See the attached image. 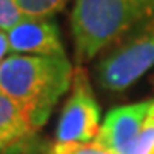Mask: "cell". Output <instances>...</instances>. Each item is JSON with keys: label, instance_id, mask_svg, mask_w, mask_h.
Masks as SVG:
<instances>
[{"label": "cell", "instance_id": "6da1fadb", "mask_svg": "<svg viewBox=\"0 0 154 154\" xmlns=\"http://www.w3.org/2000/svg\"><path fill=\"white\" fill-rule=\"evenodd\" d=\"M74 72L67 55H9L0 63V91L21 106L38 130L70 89Z\"/></svg>", "mask_w": 154, "mask_h": 154}, {"label": "cell", "instance_id": "7a4b0ae2", "mask_svg": "<svg viewBox=\"0 0 154 154\" xmlns=\"http://www.w3.org/2000/svg\"><path fill=\"white\" fill-rule=\"evenodd\" d=\"M154 22V0H75L70 14L75 58L84 62Z\"/></svg>", "mask_w": 154, "mask_h": 154}, {"label": "cell", "instance_id": "3957f363", "mask_svg": "<svg viewBox=\"0 0 154 154\" xmlns=\"http://www.w3.org/2000/svg\"><path fill=\"white\" fill-rule=\"evenodd\" d=\"M154 67V22L122 39L98 65V81L108 91H122Z\"/></svg>", "mask_w": 154, "mask_h": 154}, {"label": "cell", "instance_id": "277c9868", "mask_svg": "<svg viewBox=\"0 0 154 154\" xmlns=\"http://www.w3.org/2000/svg\"><path fill=\"white\" fill-rule=\"evenodd\" d=\"M99 105L94 98L88 74L82 67L74 72L70 94L57 125V144H89L94 142L101 130Z\"/></svg>", "mask_w": 154, "mask_h": 154}, {"label": "cell", "instance_id": "5b68a950", "mask_svg": "<svg viewBox=\"0 0 154 154\" xmlns=\"http://www.w3.org/2000/svg\"><path fill=\"white\" fill-rule=\"evenodd\" d=\"M152 111L154 99L111 110L101 123L96 142L115 154H130Z\"/></svg>", "mask_w": 154, "mask_h": 154}, {"label": "cell", "instance_id": "8992f818", "mask_svg": "<svg viewBox=\"0 0 154 154\" xmlns=\"http://www.w3.org/2000/svg\"><path fill=\"white\" fill-rule=\"evenodd\" d=\"M7 38L11 46V55H65V48L62 45L58 29L50 19L24 17L7 31Z\"/></svg>", "mask_w": 154, "mask_h": 154}, {"label": "cell", "instance_id": "52a82bcc", "mask_svg": "<svg viewBox=\"0 0 154 154\" xmlns=\"http://www.w3.org/2000/svg\"><path fill=\"white\" fill-rule=\"evenodd\" d=\"M33 132V125L21 106L0 91V147H9Z\"/></svg>", "mask_w": 154, "mask_h": 154}, {"label": "cell", "instance_id": "ba28073f", "mask_svg": "<svg viewBox=\"0 0 154 154\" xmlns=\"http://www.w3.org/2000/svg\"><path fill=\"white\" fill-rule=\"evenodd\" d=\"M24 17L50 19L67 5L69 0H16Z\"/></svg>", "mask_w": 154, "mask_h": 154}, {"label": "cell", "instance_id": "9c48e42d", "mask_svg": "<svg viewBox=\"0 0 154 154\" xmlns=\"http://www.w3.org/2000/svg\"><path fill=\"white\" fill-rule=\"evenodd\" d=\"M50 154H115L99 146L96 140L89 144H55Z\"/></svg>", "mask_w": 154, "mask_h": 154}, {"label": "cell", "instance_id": "30bf717a", "mask_svg": "<svg viewBox=\"0 0 154 154\" xmlns=\"http://www.w3.org/2000/svg\"><path fill=\"white\" fill-rule=\"evenodd\" d=\"M24 19L16 0H0V29L9 31L12 26Z\"/></svg>", "mask_w": 154, "mask_h": 154}, {"label": "cell", "instance_id": "8fae6325", "mask_svg": "<svg viewBox=\"0 0 154 154\" xmlns=\"http://www.w3.org/2000/svg\"><path fill=\"white\" fill-rule=\"evenodd\" d=\"M152 152H154V111L147 118L130 154H152Z\"/></svg>", "mask_w": 154, "mask_h": 154}, {"label": "cell", "instance_id": "7c38bea8", "mask_svg": "<svg viewBox=\"0 0 154 154\" xmlns=\"http://www.w3.org/2000/svg\"><path fill=\"white\" fill-rule=\"evenodd\" d=\"M11 55V46H9V38H7V31L0 29V63Z\"/></svg>", "mask_w": 154, "mask_h": 154}, {"label": "cell", "instance_id": "4fadbf2b", "mask_svg": "<svg viewBox=\"0 0 154 154\" xmlns=\"http://www.w3.org/2000/svg\"><path fill=\"white\" fill-rule=\"evenodd\" d=\"M0 149H2V147H0Z\"/></svg>", "mask_w": 154, "mask_h": 154}, {"label": "cell", "instance_id": "5bb4252c", "mask_svg": "<svg viewBox=\"0 0 154 154\" xmlns=\"http://www.w3.org/2000/svg\"><path fill=\"white\" fill-rule=\"evenodd\" d=\"M152 154H154V152H152Z\"/></svg>", "mask_w": 154, "mask_h": 154}]
</instances>
